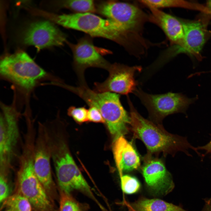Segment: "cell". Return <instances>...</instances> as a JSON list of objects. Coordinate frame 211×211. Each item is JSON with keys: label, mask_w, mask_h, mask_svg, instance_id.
<instances>
[{"label": "cell", "mask_w": 211, "mask_h": 211, "mask_svg": "<svg viewBox=\"0 0 211 211\" xmlns=\"http://www.w3.org/2000/svg\"><path fill=\"white\" fill-rule=\"evenodd\" d=\"M127 99L130 109V129L134 137L140 139L144 144L147 154L161 153L164 156L169 154L174 156L178 152H182L192 156L188 151L191 149L201 156L196 147L188 142L186 137L170 133L161 124L144 118L134 108L129 96Z\"/></svg>", "instance_id": "6da1fadb"}, {"label": "cell", "mask_w": 211, "mask_h": 211, "mask_svg": "<svg viewBox=\"0 0 211 211\" xmlns=\"http://www.w3.org/2000/svg\"><path fill=\"white\" fill-rule=\"evenodd\" d=\"M124 203L127 207L128 211H138L134 208L130 204L125 200Z\"/></svg>", "instance_id": "83f0119b"}, {"label": "cell", "mask_w": 211, "mask_h": 211, "mask_svg": "<svg viewBox=\"0 0 211 211\" xmlns=\"http://www.w3.org/2000/svg\"><path fill=\"white\" fill-rule=\"evenodd\" d=\"M206 5L208 9L211 11V0H209L207 1Z\"/></svg>", "instance_id": "f1b7e54d"}, {"label": "cell", "mask_w": 211, "mask_h": 211, "mask_svg": "<svg viewBox=\"0 0 211 211\" xmlns=\"http://www.w3.org/2000/svg\"><path fill=\"white\" fill-rule=\"evenodd\" d=\"M121 184L123 192L131 194L137 192L140 188V184L135 178L131 176L125 175L120 176Z\"/></svg>", "instance_id": "7402d4cb"}, {"label": "cell", "mask_w": 211, "mask_h": 211, "mask_svg": "<svg viewBox=\"0 0 211 211\" xmlns=\"http://www.w3.org/2000/svg\"><path fill=\"white\" fill-rule=\"evenodd\" d=\"M89 205L77 200L70 194L61 190L59 211H88Z\"/></svg>", "instance_id": "ffe728a7"}, {"label": "cell", "mask_w": 211, "mask_h": 211, "mask_svg": "<svg viewBox=\"0 0 211 211\" xmlns=\"http://www.w3.org/2000/svg\"><path fill=\"white\" fill-rule=\"evenodd\" d=\"M68 89L81 98L89 106H94L99 110L114 140L127 134L130 116L121 103L120 95L110 92H96L87 85L69 86Z\"/></svg>", "instance_id": "3957f363"}, {"label": "cell", "mask_w": 211, "mask_h": 211, "mask_svg": "<svg viewBox=\"0 0 211 211\" xmlns=\"http://www.w3.org/2000/svg\"><path fill=\"white\" fill-rule=\"evenodd\" d=\"M89 107L88 111V121L95 123H105L104 120L99 110L94 106Z\"/></svg>", "instance_id": "d4e9b609"}, {"label": "cell", "mask_w": 211, "mask_h": 211, "mask_svg": "<svg viewBox=\"0 0 211 211\" xmlns=\"http://www.w3.org/2000/svg\"><path fill=\"white\" fill-rule=\"evenodd\" d=\"M204 205L201 211H211V198L204 200Z\"/></svg>", "instance_id": "4316f807"}, {"label": "cell", "mask_w": 211, "mask_h": 211, "mask_svg": "<svg viewBox=\"0 0 211 211\" xmlns=\"http://www.w3.org/2000/svg\"><path fill=\"white\" fill-rule=\"evenodd\" d=\"M67 43L73 53V67L79 85H87L84 76L86 69L93 67L108 70L111 64L99 53L89 36L81 38L75 44Z\"/></svg>", "instance_id": "ba28073f"}, {"label": "cell", "mask_w": 211, "mask_h": 211, "mask_svg": "<svg viewBox=\"0 0 211 211\" xmlns=\"http://www.w3.org/2000/svg\"><path fill=\"white\" fill-rule=\"evenodd\" d=\"M6 211H7L6 210Z\"/></svg>", "instance_id": "4dcf8cb0"}, {"label": "cell", "mask_w": 211, "mask_h": 211, "mask_svg": "<svg viewBox=\"0 0 211 211\" xmlns=\"http://www.w3.org/2000/svg\"><path fill=\"white\" fill-rule=\"evenodd\" d=\"M197 149L204 150L205 151V154L203 155L204 156L205 155L210 154L211 155V140L206 144L202 146H199L196 147Z\"/></svg>", "instance_id": "484cf974"}, {"label": "cell", "mask_w": 211, "mask_h": 211, "mask_svg": "<svg viewBox=\"0 0 211 211\" xmlns=\"http://www.w3.org/2000/svg\"><path fill=\"white\" fill-rule=\"evenodd\" d=\"M21 40L24 44L33 45L39 50L62 46L67 41L65 34L48 21L30 23L22 33Z\"/></svg>", "instance_id": "8fae6325"}, {"label": "cell", "mask_w": 211, "mask_h": 211, "mask_svg": "<svg viewBox=\"0 0 211 211\" xmlns=\"http://www.w3.org/2000/svg\"><path fill=\"white\" fill-rule=\"evenodd\" d=\"M44 16L51 21L66 28L84 32L91 37L111 40L122 46L127 51L130 50L135 43L134 36L122 26L93 13L57 15L45 12Z\"/></svg>", "instance_id": "7a4b0ae2"}, {"label": "cell", "mask_w": 211, "mask_h": 211, "mask_svg": "<svg viewBox=\"0 0 211 211\" xmlns=\"http://www.w3.org/2000/svg\"><path fill=\"white\" fill-rule=\"evenodd\" d=\"M0 74L3 79L28 92L46 76L47 73L26 52L20 50L2 57Z\"/></svg>", "instance_id": "277c9868"}, {"label": "cell", "mask_w": 211, "mask_h": 211, "mask_svg": "<svg viewBox=\"0 0 211 211\" xmlns=\"http://www.w3.org/2000/svg\"><path fill=\"white\" fill-rule=\"evenodd\" d=\"M133 93L147 109L150 118L158 124H160L168 115L179 113L186 114L189 105L198 98V96L190 98L180 93L171 92L163 94H149L140 89H136Z\"/></svg>", "instance_id": "8992f818"}, {"label": "cell", "mask_w": 211, "mask_h": 211, "mask_svg": "<svg viewBox=\"0 0 211 211\" xmlns=\"http://www.w3.org/2000/svg\"><path fill=\"white\" fill-rule=\"evenodd\" d=\"M88 109L84 106L76 107L71 106L68 108L67 113L76 122L79 124H82L88 121Z\"/></svg>", "instance_id": "603a6c76"}, {"label": "cell", "mask_w": 211, "mask_h": 211, "mask_svg": "<svg viewBox=\"0 0 211 211\" xmlns=\"http://www.w3.org/2000/svg\"><path fill=\"white\" fill-rule=\"evenodd\" d=\"M103 211H111L108 210L105 208V209Z\"/></svg>", "instance_id": "f546056e"}, {"label": "cell", "mask_w": 211, "mask_h": 211, "mask_svg": "<svg viewBox=\"0 0 211 211\" xmlns=\"http://www.w3.org/2000/svg\"><path fill=\"white\" fill-rule=\"evenodd\" d=\"M0 105V120L4 125L13 146L16 148L20 137L18 122L19 113L17 109L14 101L11 105H6L3 103H1Z\"/></svg>", "instance_id": "e0dca14e"}, {"label": "cell", "mask_w": 211, "mask_h": 211, "mask_svg": "<svg viewBox=\"0 0 211 211\" xmlns=\"http://www.w3.org/2000/svg\"><path fill=\"white\" fill-rule=\"evenodd\" d=\"M51 161L45 126L43 122H38L34 148V170L39 180L49 194L54 185Z\"/></svg>", "instance_id": "7c38bea8"}, {"label": "cell", "mask_w": 211, "mask_h": 211, "mask_svg": "<svg viewBox=\"0 0 211 211\" xmlns=\"http://www.w3.org/2000/svg\"><path fill=\"white\" fill-rule=\"evenodd\" d=\"M17 179L19 192L32 206L39 211H52L47 193L35 174L33 161L25 160L19 163Z\"/></svg>", "instance_id": "52a82bcc"}, {"label": "cell", "mask_w": 211, "mask_h": 211, "mask_svg": "<svg viewBox=\"0 0 211 211\" xmlns=\"http://www.w3.org/2000/svg\"><path fill=\"white\" fill-rule=\"evenodd\" d=\"M183 37L180 43L174 45L173 55L185 53L189 54L199 53L205 43L203 26L198 21L182 22Z\"/></svg>", "instance_id": "5bb4252c"}, {"label": "cell", "mask_w": 211, "mask_h": 211, "mask_svg": "<svg viewBox=\"0 0 211 211\" xmlns=\"http://www.w3.org/2000/svg\"><path fill=\"white\" fill-rule=\"evenodd\" d=\"M131 205L138 211H187L179 206L158 199L142 198Z\"/></svg>", "instance_id": "ac0fdd59"}, {"label": "cell", "mask_w": 211, "mask_h": 211, "mask_svg": "<svg viewBox=\"0 0 211 211\" xmlns=\"http://www.w3.org/2000/svg\"><path fill=\"white\" fill-rule=\"evenodd\" d=\"M60 6L69 9L76 13L96 12V4L92 0H69L60 1Z\"/></svg>", "instance_id": "d6986e66"}, {"label": "cell", "mask_w": 211, "mask_h": 211, "mask_svg": "<svg viewBox=\"0 0 211 211\" xmlns=\"http://www.w3.org/2000/svg\"><path fill=\"white\" fill-rule=\"evenodd\" d=\"M10 171L0 170V202L3 203L9 197L10 189L8 176Z\"/></svg>", "instance_id": "cb8c5ba5"}, {"label": "cell", "mask_w": 211, "mask_h": 211, "mask_svg": "<svg viewBox=\"0 0 211 211\" xmlns=\"http://www.w3.org/2000/svg\"><path fill=\"white\" fill-rule=\"evenodd\" d=\"M149 22L159 26L164 31L171 43L179 44L184 35L182 22L178 19L159 9L149 8Z\"/></svg>", "instance_id": "2e32d148"}, {"label": "cell", "mask_w": 211, "mask_h": 211, "mask_svg": "<svg viewBox=\"0 0 211 211\" xmlns=\"http://www.w3.org/2000/svg\"><path fill=\"white\" fill-rule=\"evenodd\" d=\"M142 70L140 66L111 64L108 71L109 74L107 78L102 82L94 83L93 90L99 93L110 92L125 95L133 93L137 85L134 78L135 74Z\"/></svg>", "instance_id": "9c48e42d"}, {"label": "cell", "mask_w": 211, "mask_h": 211, "mask_svg": "<svg viewBox=\"0 0 211 211\" xmlns=\"http://www.w3.org/2000/svg\"><path fill=\"white\" fill-rule=\"evenodd\" d=\"M142 171L148 186L155 193L167 195L173 189L171 175L161 159L147 154L144 158Z\"/></svg>", "instance_id": "4fadbf2b"}, {"label": "cell", "mask_w": 211, "mask_h": 211, "mask_svg": "<svg viewBox=\"0 0 211 211\" xmlns=\"http://www.w3.org/2000/svg\"><path fill=\"white\" fill-rule=\"evenodd\" d=\"M96 12L121 25L137 37L144 39L149 14L136 5L117 1H100L96 4Z\"/></svg>", "instance_id": "5b68a950"}, {"label": "cell", "mask_w": 211, "mask_h": 211, "mask_svg": "<svg viewBox=\"0 0 211 211\" xmlns=\"http://www.w3.org/2000/svg\"><path fill=\"white\" fill-rule=\"evenodd\" d=\"M4 205L7 211H32V205L20 192L9 196Z\"/></svg>", "instance_id": "44dd1931"}, {"label": "cell", "mask_w": 211, "mask_h": 211, "mask_svg": "<svg viewBox=\"0 0 211 211\" xmlns=\"http://www.w3.org/2000/svg\"><path fill=\"white\" fill-rule=\"evenodd\" d=\"M54 168L61 190L68 194L74 190L79 191L101 205L70 153Z\"/></svg>", "instance_id": "30bf717a"}, {"label": "cell", "mask_w": 211, "mask_h": 211, "mask_svg": "<svg viewBox=\"0 0 211 211\" xmlns=\"http://www.w3.org/2000/svg\"><path fill=\"white\" fill-rule=\"evenodd\" d=\"M113 152L120 176L123 172L136 170L140 166V159L137 152L123 136L114 140Z\"/></svg>", "instance_id": "9a60e30c"}]
</instances>
